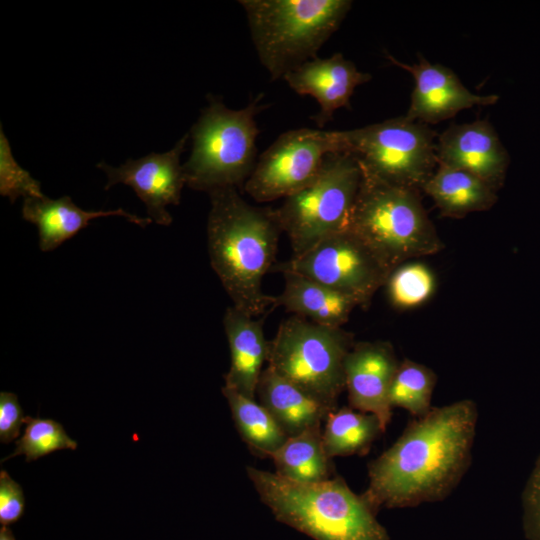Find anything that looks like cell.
Returning <instances> with one entry per match:
<instances>
[{"instance_id":"17","label":"cell","mask_w":540,"mask_h":540,"mask_svg":"<svg viewBox=\"0 0 540 540\" xmlns=\"http://www.w3.org/2000/svg\"><path fill=\"white\" fill-rule=\"evenodd\" d=\"M263 324L264 317L250 316L233 305L226 309L223 318L231 359L224 387L250 399L256 398L263 365L267 362L269 341Z\"/></svg>"},{"instance_id":"10","label":"cell","mask_w":540,"mask_h":540,"mask_svg":"<svg viewBox=\"0 0 540 540\" xmlns=\"http://www.w3.org/2000/svg\"><path fill=\"white\" fill-rule=\"evenodd\" d=\"M274 271H292L369 306L391 273L351 230L331 234L299 256L275 264Z\"/></svg>"},{"instance_id":"32","label":"cell","mask_w":540,"mask_h":540,"mask_svg":"<svg viewBox=\"0 0 540 540\" xmlns=\"http://www.w3.org/2000/svg\"><path fill=\"white\" fill-rule=\"evenodd\" d=\"M0 540H16V539L13 532L7 526H2L0 529Z\"/></svg>"},{"instance_id":"25","label":"cell","mask_w":540,"mask_h":540,"mask_svg":"<svg viewBox=\"0 0 540 540\" xmlns=\"http://www.w3.org/2000/svg\"><path fill=\"white\" fill-rule=\"evenodd\" d=\"M436 382L437 376L431 368L407 358L403 359L389 391L391 408H403L414 418L427 415L433 408L431 400Z\"/></svg>"},{"instance_id":"22","label":"cell","mask_w":540,"mask_h":540,"mask_svg":"<svg viewBox=\"0 0 540 540\" xmlns=\"http://www.w3.org/2000/svg\"><path fill=\"white\" fill-rule=\"evenodd\" d=\"M271 458L275 473L293 482L311 484L333 477L332 459L325 451L321 427L288 437Z\"/></svg>"},{"instance_id":"15","label":"cell","mask_w":540,"mask_h":540,"mask_svg":"<svg viewBox=\"0 0 540 540\" xmlns=\"http://www.w3.org/2000/svg\"><path fill=\"white\" fill-rule=\"evenodd\" d=\"M438 165L464 170L496 192L502 187L509 155L487 120L451 125L436 144Z\"/></svg>"},{"instance_id":"9","label":"cell","mask_w":540,"mask_h":540,"mask_svg":"<svg viewBox=\"0 0 540 540\" xmlns=\"http://www.w3.org/2000/svg\"><path fill=\"white\" fill-rule=\"evenodd\" d=\"M336 134L341 152L352 154L364 172L391 185L421 191L438 165L436 133L406 116Z\"/></svg>"},{"instance_id":"14","label":"cell","mask_w":540,"mask_h":540,"mask_svg":"<svg viewBox=\"0 0 540 540\" xmlns=\"http://www.w3.org/2000/svg\"><path fill=\"white\" fill-rule=\"evenodd\" d=\"M399 363L388 341L355 342L344 363L349 406L376 415L384 430L392 418L389 391Z\"/></svg>"},{"instance_id":"19","label":"cell","mask_w":540,"mask_h":540,"mask_svg":"<svg viewBox=\"0 0 540 540\" xmlns=\"http://www.w3.org/2000/svg\"><path fill=\"white\" fill-rule=\"evenodd\" d=\"M256 396L288 437L321 427L335 410L267 366L261 373Z\"/></svg>"},{"instance_id":"1","label":"cell","mask_w":540,"mask_h":540,"mask_svg":"<svg viewBox=\"0 0 540 540\" xmlns=\"http://www.w3.org/2000/svg\"><path fill=\"white\" fill-rule=\"evenodd\" d=\"M477 419L475 402L465 399L410 420L393 445L369 462L361 497L375 513L444 500L471 465Z\"/></svg>"},{"instance_id":"16","label":"cell","mask_w":540,"mask_h":540,"mask_svg":"<svg viewBox=\"0 0 540 540\" xmlns=\"http://www.w3.org/2000/svg\"><path fill=\"white\" fill-rule=\"evenodd\" d=\"M369 73L358 70L342 53L328 58L316 57L305 62L283 78L299 95L313 97L319 112L311 117L319 128L333 119L336 110L350 109V99L357 86L371 80Z\"/></svg>"},{"instance_id":"4","label":"cell","mask_w":540,"mask_h":540,"mask_svg":"<svg viewBox=\"0 0 540 540\" xmlns=\"http://www.w3.org/2000/svg\"><path fill=\"white\" fill-rule=\"evenodd\" d=\"M261 64L283 79L317 52L349 12V0H240Z\"/></svg>"},{"instance_id":"28","label":"cell","mask_w":540,"mask_h":540,"mask_svg":"<svg viewBox=\"0 0 540 540\" xmlns=\"http://www.w3.org/2000/svg\"><path fill=\"white\" fill-rule=\"evenodd\" d=\"M0 193L14 202L18 197L42 198L40 183L19 166L13 158L9 142L0 132Z\"/></svg>"},{"instance_id":"21","label":"cell","mask_w":540,"mask_h":540,"mask_svg":"<svg viewBox=\"0 0 540 540\" xmlns=\"http://www.w3.org/2000/svg\"><path fill=\"white\" fill-rule=\"evenodd\" d=\"M422 190L434 201L443 217L460 219L487 211L497 201L496 191L464 170L438 165Z\"/></svg>"},{"instance_id":"26","label":"cell","mask_w":540,"mask_h":540,"mask_svg":"<svg viewBox=\"0 0 540 540\" xmlns=\"http://www.w3.org/2000/svg\"><path fill=\"white\" fill-rule=\"evenodd\" d=\"M384 286L388 301L395 309L411 310L432 298L437 288V279L431 267L415 259L396 267Z\"/></svg>"},{"instance_id":"31","label":"cell","mask_w":540,"mask_h":540,"mask_svg":"<svg viewBox=\"0 0 540 540\" xmlns=\"http://www.w3.org/2000/svg\"><path fill=\"white\" fill-rule=\"evenodd\" d=\"M26 416L14 393H0V441L10 443L21 434Z\"/></svg>"},{"instance_id":"3","label":"cell","mask_w":540,"mask_h":540,"mask_svg":"<svg viewBox=\"0 0 540 540\" xmlns=\"http://www.w3.org/2000/svg\"><path fill=\"white\" fill-rule=\"evenodd\" d=\"M246 473L276 520L314 540H389L376 513L341 476L304 484L253 466Z\"/></svg>"},{"instance_id":"2","label":"cell","mask_w":540,"mask_h":540,"mask_svg":"<svg viewBox=\"0 0 540 540\" xmlns=\"http://www.w3.org/2000/svg\"><path fill=\"white\" fill-rule=\"evenodd\" d=\"M207 223L210 262L232 305L253 317L275 308L262 281L275 266L282 232L275 209L253 206L228 187L209 193Z\"/></svg>"},{"instance_id":"23","label":"cell","mask_w":540,"mask_h":540,"mask_svg":"<svg viewBox=\"0 0 540 540\" xmlns=\"http://www.w3.org/2000/svg\"><path fill=\"white\" fill-rule=\"evenodd\" d=\"M322 439L327 455H366L379 435L385 432L379 418L350 406L336 408L325 419Z\"/></svg>"},{"instance_id":"20","label":"cell","mask_w":540,"mask_h":540,"mask_svg":"<svg viewBox=\"0 0 540 540\" xmlns=\"http://www.w3.org/2000/svg\"><path fill=\"white\" fill-rule=\"evenodd\" d=\"M284 289L275 297V307L323 326L342 327L354 308L355 299L292 271H282Z\"/></svg>"},{"instance_id":"13","label":"cell","mask_w":540,"mask_h":540,"mask_svg":"<svg viewBox=\"0 0 540 540\" xmlns=\"http://www.w3.org/2000/svg\"><path fill=\"white\" fill-rule=\"evenodd\" d=\"M387 59L408 71L415 85L407 118L423 124H435L454 117L458 112L473 106L495 104L497 95H477L467 89L448 67L432 64L420 56L418 63L405 64L390 54Z\"/></svg>"},{"instance_id":"12","label":"cell","mask_w":540,"mask_h":540,"mask_svg":"<svg viewBox=\"0 0 540 540\" xmlns=\"http://www.w3.org/2000/svg\"><path fill=\"white\" fill-rule=\"evenodd\" d=\"M189 136L190 134L186 133L165 153H151L137 160L129 159L116 168L99 163L97 166L108 177L105 189L118 183L132 187L145 204L149 218L157 224L169 225L172 217L166 207L179 204L182 189L186 184L180 156Z\"/></svg>"},{"instance_id":"24","label":"cell","mask_w":540,"mask_h":540,"mask_svg":"<svg viewBox=\"0 0 540 540\" xmlns=\"http://www.w3.org/2000/svg\"><path fill=\"white\" fill-rule=\"evenodd\" d=\"M222 394L228 402L242 440L255 454L272 457L288 439L272 415L255 399H250L235 390L223 386Z\"/></svg>"},{"instance_id":"8","label":"cell","mask_w":540,"mask_h":540,"mask_svg":"<svg viewBox=\"0 0 540 540\" xmlns=\"http://www.w3.org/2000/svg\"><path fill=\"white\" fill-rule=\"evenodd\" d=\"M357 158L346 152L326 156L319 173L275 209L278 222L299 256L327 236L347 229L361 187Z\"/></svg>"},{"instance_id":"27","label":"cell","mask_w":540,"mask_h":540,"mask_svg":"<svg viewBox=\"0 0 540 540\" xmlns=\"http://www.w3.org/2000/svg\"><path fill=\"white\" fill-rule=\"evenodd\" d=\"M77 445L60 423L26 416L24 433L15 442V450L1 462L18 455H25L26 462H31L54 451L75 450Z\"/></svg>"},{"instance_id":"5","label":"cell","mask_w":540,"mask_h":540,"mask_svg":"<svg viewBox=\"0 0 540 540\" xmlns=\"http://www.w3.org/2000/svg\"><path fill=\"white\" fill-rule=\"evenodd\" d=\"M363 172L347 229L392 272L410 260L440 252L444 243L419 190L385 183Z\"/></svg>"},{"instance_id":"6","label":"cell","mask_w":540,"mask_h":540,"mask_svg":"<svg viewBox=\"0 0 540 540\" xmlns=\"http://www.w3.org/2000/svg\"><path fill=\"white\" fill-rule=\"evenodd\" d=\"M257 95L246 107L230 109L211 96L191 130L192 152L183 165L186 185L208 193L243 189L257 162L256 115L268 105Z\"/></svg>"},{"instance_id":"29","label":"cell","mask_w":540,"mask_h":540,"mask_svg":"<svg viewBox=\"0 0 540 540\" xmlns=\"http://www.w3.org/2000/svg\"><path fill=\"white\" fill-rule=\"evenodd\" d=\"M25 498L22 487L5 470L0 472V524L11 525L24 514Z\"/></svg>"},{"instance_id":"30","label":"cell","mask_w":540,"mask_h":540,"mask_svg":"<svg viewBox=\"0 0 540 540\" xmlns=\"http://www.w3.org/2000/svg\"><path fill=\"white\" fill-rule=\"evenodd\" d=\"M526 527L534 540H540V456L522 493Z\"/></svg>"},{"instance_id":"11","label":"cell","mask_w":540,"mask_h":540,"mask_svg":"<svg viewBox=\"0 0 540 540\" xmlns=\"http://www.w3.org/2000/svg\"><path fill=\"white\" fill-rule=\"evenodd\" d=\"M333 152H341L336 131L284 132L259 156L243 189L260 203L286 198L313 180Z\"/></svg>"},{"instance_id":"18","label":"cell","mask_w":540,"mask_h":540,"mask_svg":"<svg viewBox=\"0 0 540 540\" xmlns=\"http://www.w3.org/2000/svg\"><path fill=\"white\" fill-rule=\"evenodd\" d=\"M23 218L38 228L39 247L43 252L54 250L84 229L93 219L105 216H123L141 227L151 219L138 217L121 208L115 210L86 211L78 207L69 196L58 199L26 198L22 207Z\"/></svg>"},{"instance_id":"7","label":"cell","mask_w":540,"mask_h":540,"mask_svg":"<svg viewBox=\"0 0 540 540\" xmlns=\"http://www.w3.org/2000/svg\"><path fill=\"white\" fill-rule=\"evenodd\" d=\"M354 343L353 334L342 327L294 315L280 324L269 341L267 366L336 409L345 390V359Z\"/></svg>"}]
</instances>
